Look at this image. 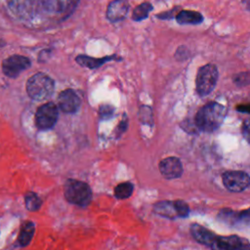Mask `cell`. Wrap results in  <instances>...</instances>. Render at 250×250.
Masks as SVG:
<instances>
[{"label": "cell", "instance_id": "1", "mask_svg": "<svg viewBox=\"0 0 250 250\" xmlns=\"http://www.w3.org/2000/svg\"><path fill=\"white\" fill-rule=\"evenodd\" d=\"M226 107L216 102L203 105L196 113L195 126L204 132H213L223 123L226 116Z\"/></svg>", "mask_w": 250, "mask_h": 250}, {"label": "cell", "instance_id": "2", "mask_svg": "<svg viewBox=\"0 0 250 250\" xmlns=\"http://www.w3.org/2000/svg\"><path fill=\"white\" fill-rule=\"evenodd\" d=\"M54 80L45 73L39 72L31 76L26 83L27 95L35 101H44L54 92Z\"/></svg>", "mask_w": 250, "mask_h": 250}, {"label": "cell", "instance_id": "3", "mask_svg": "<svg viewBox=\"0 0 250 250\" xmlns=\"http://www.w3.org/2000/svg\"><path fill=\"white\" fill-rule=\"evenodd\" d=\"M63 194L65 199L79 206H86L92 200V190L90 187L81 181L69 179L64 185Z\"/></svg>", "mask_w": 250, "mask_h": 250}, {"label": "cell", "instance_id": "4", "mask_svg": "<svg viewBox=\"0 0 250 250\" xmlns=\"http://www.w3.org/2000/svg\"><path fill=\"white\" fill-rule=\"evenodd\" d=\"M218 68L216 65L208 63L198 69L196 76V90L200 96L210 94L216 86L218 80Z\"/></svg>", "mask_w": 250, "mask_h": 250}, {"label": "cell", "instance_id": "5", "mask_svg": "<svg viewBox=\"0 0 250 250\" xmlns=\"http://www.w3.org/2000/svg\"><path fill=\"white\" fill-rule=\"evenodd\" d=\"M59 116L58 106L50 102L38 107L35 114V124L40 130H49L57 122Z\"/></svg>", "mask_w": 250, "mask_h": 250}, {"label": "cell", "instance_id": "6", "mask_svg": "<svg viewBox=\"0 0 250 250\" xmlns=\"http://www.w3.org/2000/svg\"><path fill=\"white\" fill-rule=\"evenodd\" d=\"M213 250H250V243L236 235L217 236L209 245Z\"/></svg>", "mask_w": 250, "mask_h": 250}, {"label": "cell", "instance_id": "7", "mask_svg": "<svg viewBox=\"0 0 250 250\" xmlns=\"http://www.w3.org/2000/svg\"><path fill=\"white\" fill-rule=\"evenodd\" d=\"M225 187L232 192H240L250 185V177L242 171H227L223 175Z\"/></svg>", "mask_w": 250, "mask_h": 250}, {"label": "cell", "instance_id": "8", "mask_svg": "<svg viewBox=\"0 0 250 250\" xmlns=\"http://www.w3.org/2000/svg\"><path fill=\"white\" fill-rule=\"evenodd\" d=\"M30 61L28 58L21 55H13L6 58L2 62V70L8 77L15 78L21 71L30 66Z\"/></svg>", "mask_w": 250, "mask_h": 250}, {"label": "cell", "instance_id": "9", "mask_svg": "<svg viewBox=\"0 0 250 250\" xmlns=\"http://www.w3.org/2000/svg\"><path fill=\"white\" fill-rule=\"evenodd\" d=\"M59 107L65 113H74L78 110L81 101L79 96L70 89L62 91L58 98Z\"/></svg>", "mask_w": 250, "mask_h": 250}, {"label": "cell", "instance_id": "10", "mask_svg": "<svg viewBox=\"0 0 250 250\" xmlns=\"http://www.w3.org/2000/svg\"><path fill=\"white\" fill-rule=\"evenodd\" d=\"M159 170L163 177L167 179H176L182 175L183 166L179 158L167 157L160 161Z\"/></svg>", "mask_w": 250, "mask_h": 250}, {"label": "cell", "instance_id": "11", "mask_svg": "<svg viewBox=\"0 0 250 250\" xmlns=\"http://www.w3.org/2000/svg\"><path fill=\"white\" fill-rule=\"evenodd\" d=\"M220 216L222 220L231 225H244L250 226V209L242 210L240 212H233L232 210L224 209L221 211Z\"/></svg>", "mask_w": 250, "mask_h": 250}, {"label": "cell", "instance_id": "12", "mask_svg": "<svg viewBox=\"0 0 250 250\" xmlns=\"http://www.w3.org/2000/svg\"><path fill=\"white\" fill-rule=\"evenodd\" d=\"M128 10L129 6L125 0H113L107 7L106 17L110 21H118L127 16Z\"/></svg>", "mask_w": 250, "mask_h": 250}, {"label": "cell", "instance_id": "13", "mask_svg": "<svg viewBox=\"0 0 250 250\" xmlns=\"http://www.w3.org/2000/svg\"><path fill=\"white\" fill-rule=\"evenodd\" d=\"M76 0H42L44 9L50 13L62 14L71 9Z\"/></svg>", "mask_w": 250, "mask_h": 250}, {"label": "cell", "instance_id": "14", "mask_svg": "<svg viewBox=\"0 0 250 250\" xmlns=\"http://www.w3.org/2000/svg\"><path fill=\"white\" fill-rule=\"evenodd\" d=\"M190 232L196 241H198L199 243L208 245V246L211 244V242L213 241V239L216 235L209 229H207L204 227L197 225V224L191 225Z\"/></svg>", "mask_w": 250, "mask_h": 250}, {"label": "cell", "instance_id": "15", "mask_svg": "<svg viewBox=\"0 0 250 250\" xmlns=\"http://www.w3.org/2000/svg\"><path fill=\"white\" fill-rule=\"evenodd\" d=\"M111 60H121L119 57L116 56H107V57H104V58H100V59H96V58H92L89 56H85V55H80L76 57V62L85 67L88 68H96L101 66L103 63L111 61Z\"/></svg>", "mask_w": 250, "mask_h": 250}, {"label": "cell", "instance_id": "16", "mask_svg": "<svg viewBox=\"0 0 250 250\" xmlns=\"http://www.w3.org/2000/svg\"><path fill=\"white\" fill-rule=\"evenodd\" d=\"M176 20L180 24H198L202 22L203 17L198 12L184 10L176 16Z\"/></svg>", "mask_w": 250, "mask_h": 250}, {"label": "cell", "instance_id": "17", "mask_svg": "<svg viewBox=\"0 0 250 250\" xmlns=\"http://www.w3.org/2000/svg\"><path fill=\"white\" fill-rule=\"evenodd\" d=\"M154 212L161 215V216L171 218V219L179 217L178 212H177V208H176V205H175V201H160V202H157L154 205Z\"/></svg>", "mask_w": 250, "mask_h": 250}, {"label": "cell", "instance_id": "18", "mask_svg": "<svg viewBox=\"0 0 250 250\" xmlns=\"http://www.w3.org/2000/svg\"><path fill=\"white\" fill-rule=\"evenodd\" d=\"M34 224L32 222H25L21 229L20 234H19V243L21 246H26L29 244V242L31 241L33 234H34Z\"/></svg>", "mask_w": 250, "mask_h": 250}, {"label": "cell", "instance_id": "19", "mask_svg": "<svg viewBox=\"0 0 250 250\" xmlns=\"http://www.w3.org/2000/svg\"><path fill=\"white\" fill-rule=\"evenodd\" d=\"M30 0H10V8L15 14L23 16L28 13Z\"/></svg>", "mask_w": 250, "mask_h": 250}, {"label": "cell", "instance_id": "20", "mask_svg": "<svg viewBox=\"0 0 250 250\" xmlns=\"http://www.w3.org/2000/svg\"><path fill=\"white\" fill-rule=\"evenodd\" d=\"M25 206L29 211H37L41 207V199L40 197L32 191H28L24 195Z\"/></svg>", "mask_w": 250, "mask_h": 250}, {"label": "cell", "instance_id": "21", "mask_svg": "<svg viewBox=\"0 0 250 250\" xmlns=\"http://www.w3.org/2000/svg\"><path fill=\"white\" fill-rule=\"evenodd\" d=\"M133 192V185L129 182L121 183L114 188V194L119 199H125L131 196Z\"/></svg>", "mask_w": 250, "mask_h": 250}, {"label": "cell", "instance_id": "22", "mask_svg": "<svg viewBox=\"0 0 250 250\" xmlns=\"http://www.w3.org/2000/svg\"><path fill=\"white\" fill-rule=\"evenodd\" d=\"M151 10H152V6L148 2L143 3L135 8V10L132 14V19L134 21H142L147 17L148 13Z\"/></svg>", "mask_w": 250, "mask_h": 250}, {"label": "cell", "instance_id": "23", "mask_svg": "<svg viewBox=\"0 0 250 250\" xmlns=\"http://www.w3.org/2000/svg\"><path fill=\"white\" fill-rule=\"evenodd\" d=\"M233 81L239 87L245 86L250 83V73H246V72L238 73L233 77Z\"/></svg>", "mask_w": 250, "mask_h": 250}, {"label": "cell", "instance_id": "24", "mask_svg": "<svg viewBox=\"0 0 250 250\" xmlns=\"http://www.w3.org/2000/svg\"><path fill=\"white\" fill-rule=\"evenodd\" d=\"M175 205L177 208V212L179 217H187L189 213V208L188 205L183 201V200H176Z\"/></svg>", "mask_w": 250, "mask_h": 250}, {"label": "cell", "instance_id": "25", "mask_svg": "<svg viewBox=\"0 0 250 250\" xmlns=\"http://www.w3.org/2000/svg\"><path fill=\"white\" fill-rule=\"evenodd\" d=\"M114 108L110 105H102L100 107V115L103 119H107L112 116Z\"/></svg>", "mask_w": 250, "mask_h": 250}, {"label": "cell", "instance_id": "26", "mask_svg": "<svg viewBox=\"0 0 250 250\" xmlns=\"http://www.w3.org/2000/svg\"><path fill=\"white\" fill-rule=\"evenodd\" d=\"M242 133L244 138L250 144V119H247L244 121L243 127H242Z\"/></svg>", "mask_w": 250, "mask_h": 250}, {"label": "cell", "instance_id": "27", "mask_svg": "<svg viewBox=\"0 0 250 250\" xmlns=\"http://www.w3.org/2000/svg\"><path fill=\"white\" fill-rule=\"evenodd\" d=\"M236 109L240 112H243V113H250V104H239V105H237Z\"/></svg>", "mask_w": 250, "mask_h": 250}, {"label": "cell", "instance_id": "28", "mask_svg": "<svg viewBox=\"0 0 250 250\" xmlns=\"http://www.w3.org/2000/svg\"><path fill=\"white\" fill-rule=\"evenodd\" d=\"M243 2H244L247 6H250V0H243Z\"/></svg>", "mask_w": 250, "mask_h": 250}]
</instances>
